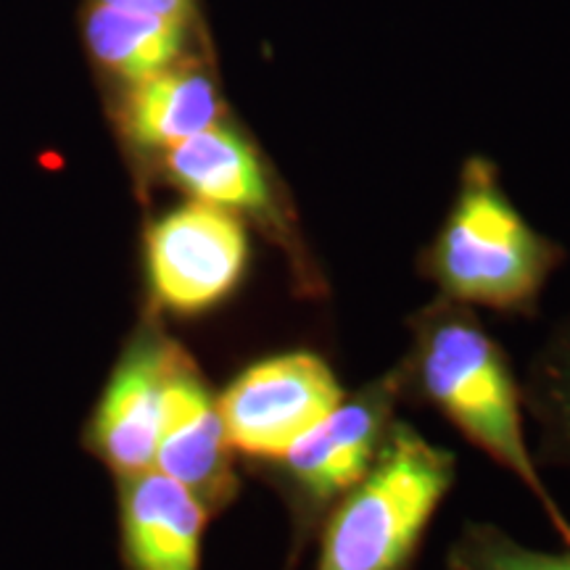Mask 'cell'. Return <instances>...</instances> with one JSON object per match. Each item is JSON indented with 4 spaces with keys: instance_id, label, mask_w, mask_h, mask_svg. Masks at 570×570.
Here are the masks:
<instances>
[{
    "instance_id": "3",
    "label": "cell",
    "mask_w": 570,
    "mask_h": 570,
    "mask_svg": "<svg viewBox=\"0 0 570 570\" xmlns=\"http://www.w3.org/2000/svg\"><path fill=\"white\" fill-rule=\"evenodd\" d=\"M560 262V246L520 217L487 159L465 164L452 212L423 256L449 302L499 312H531Z\"/></svg>"
},
{
    "instance_id": "6",
    "label": "cell",
    "mask_w": 570,
    "mask_h": 570,
    "mask_svg": "<svg viewBox=\"0 0 570 570\" xmlns=\"http://www.w3.org/2000/svg\"><path fill=\"white\" fill-rule=\"evenodd\" d=\"M248 267V235L238 214L190 202L161 214L146 233L154 302L175 315H202L238 288Z\"/></svg>"
},
{
    "instance_id": "8",
    "label": "cell",
    "mask_w": 570,
    "mask_h": 570,
    "mask_svg": "<svg viewBox=\"0 0 570 570\" xmlns=\"http://www.w3.org/2000/svg\"><path fill=\"white\" fill-rule=\"evenodd\" d=\"M154 470L188 489L212 515L223 512L240 491L217 399L194 360L180 367L169 391Z\"/></svg>"
},
{
    "instance_id": "10",
    "label": "cell",
    "mask_w": 570,
    "mask_h": 570,
    "mask_svg": "<svg viewBox=\"0 0 570 570\" xmlns=\"http://www.w3.org/2000/svg\"><path fill=\"white\" fill-rule=\"evenodd\" d=\"M164 173L177 188L233 214L262 219L275 238L285 235L273 183L256 148L227 125H212L164 151Z\"/></svg>"
},
{
    "instance_id": "13",
    "label": "cell",
    "mask_w": 570,
    "mask_h": 570,
    "mask_svg": "<svg viewBox=\"0 0 570 570\" xmlns=\"http://www.w3.org/2000/svg\"><path fill=\"white\" fill-rule=\"evenodd\" d=\"M449 570H570L568 552H541L520 544L502 529L470 523L446 554Z\"/></svg>"
},
{
    "instance_id": "5",
    "label": "cell",
    "mask_w": 570,
    "mask_h": 570,
    "mask_svg": "<svg viewBox=\"0 0 570 570\" xmlns=\"http://www.w3.org/2000/svg\"><path fill=\"white\" fill-rule=\"evenodd\" d=\"M344 399L323 356L288 352L254 362L217 399L233 452L252 460L283 458Z\"/></svg>"
},
{
    "instance_id": "9",
    "label": "cell",
    "mask_w": 570,
    "mask_h": 570,
    "mask_svg": "<svg viewBox=\"0 0 570 570\" xmlns=\"http://www.w3.org/2000/svg\"><path fill=\"white\" fill-rule=\"evenodd\" d=\"M212 512L159 470L119 479V547L127 570H202Z\"/></svg>"
},
{
    "instance_id": "15",
    "label": "cell",
    "mask_w": 570,
    "mask_h": 570,
    "mask_svg": "<svg viewBox=\"0 0 570 570\" xmlns=\"http://www.w3.org/2000/svg\"><path fill=\"white\" fill-rule=\"evenodd\" d=\"M101 6L109 9L130 11V13H146V17H161V19H183L188 21L190 0H98Z\"/></svg>"
},
{
    "instance_id": "14",
    "label": "cell",
    "mask_w": 570,
    "mask_h": 570,
    "mask_svg": "<svg viewBox=\"0 0 570 570\" xmlns=\"http://www.w3.org/2000/svg\"><path fill=\"white\" fill-rule=\"evenodd\" d=\"M537 407L554 444L570 458V323L539 365Z\"/></svg>"
},
{
    "instance_id": "7",
    "label": "cell",
    "mask_w": 570,
    "mask_h": 570,
    "mask_svg": "<svg viewBox=\"0 0 570 570\" xmlns=\"http://www.w3.org/2000/svg\"><path fill=\"white\" fill-rule=\"evenodd\" d=\"M190 356L156 325H140L125 346L88 425V446L119 479L154 468L169 391Z\"/></svg>"
},
{
    "instance_id": "2",
    "label": "cell",
    "mask_w": 570,
    "mask_h": 570,
    "mask_svg": "<svg viewBox=\"0 0 570 570\" xmlns=\"http://www.w3.org/2000/svg\"><path fill=\"white\" fill-rule=\"evenodd\" d=\"M454 481V454L391 425L367 475L320 523L315 570H410Z\"/></svg>"
},
{
    "instance_id": "11",
    "label": "cell",
    "mask_w": 570,
    "mask_h": 570,
    "mask_svg": "<svg viewBox=\"0 0 570 570\" xmlns=\"http://www.w3.org/2000/svg\"><path fill=\"white\" fill-rule=\"evenodd\" d=\"M217 85L196 67H173L135 82L122 109V127L135 148L169 151L177 142L219 122Z\"/></svg>"
},
{
    "instance_id": "12",
    "label": "cell",
    "mask_w": 570,
    "mask_h": 570,
    "mask_svg": "<svg viewBox=\"0 0 570 570\" xmlns=\"http://www.w3.org/2000/svg\"><path fill=\"white\" fill-rule=\"evenodd\" d=\"M185 24L188 21L183 19L146 17L98 3L85 35L92 59L135 85L177 67L185 48Z\"/></svg>"
},
{
    "instance_id": "1",
    "label": "cell",
    "mask_w": 570,
    "mask_h": 570,
    "mask_svg": "<svg viewBox=\"0 0 570 570\" xmlns=\"http://www.w3.org/2000/svg\"><path fill=\"white\" fill-rule=\"evenodd\" d=\"M399 373L402 389H415L458 425L462 436L525 483L570 547V523L547 491L525 444L508 356L465 304L441 298L412 317V352Z\"/></svg>"
},
{
    "instance_id": "4",
    "label": "cell",
    "mask_w": 570,
    "mask_h": 570,
    "mask_svg": "<svg viewBox=\"0 0 570 570\" xmlns=\"http://www.w3.org/2000/svg\"><path fill=\"white\" fill-rule=\"evenodd\" d=\"M402 373L383 375L352 396H344L320 423L306 431L277 465L288 502L294 508L296 552L327 510L367 475L394 425Z\"/></svg>"
}]
</instances>
